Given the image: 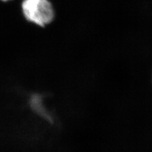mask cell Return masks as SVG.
Instances as JSON below:
<instances>
[{
    "label": "cell",
    "instance_id": "1",
    "mask_svg": "<svg viewBox=\"0 0 152 152\" xmlns=\"http://www.w3.org/2000/svg\"><path fill=\"white\" fill-rule=\"evenodd\" d=\"M22 9L28 20L41 27L51 23L54 16L53 8L48 0H24Z\"/></svg>",
    "mask_w": 152,
    "mask_h": 152
},
{
    "label": "cell",
    "instance_id": "2",
    "mask_svg": "<svg viewBox=\"0 0 152 152\" xmlns=\"http://www.w3.org/2000/svg\"><path fill=\"white\" fill-rule=\"evenodd\" d=\"M3 1H9V0H2Z\"/></svg>",
    "mask_w": 152,
    "mask_h": 152
}]
</instances>
